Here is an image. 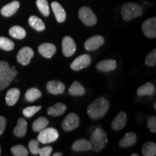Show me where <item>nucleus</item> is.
<instances>
[{
    "mask_svg": "<svg viewBox=\"0 0 156 156\" xmlns=\"http://www.w3.org/2000/svg\"><path fill=\"white\" fill-rule=\"evenodd\" d=\"M109 108V103L104 98H99L89 105L87 108L88 116L93 119H98L106 114Z\"/></svg>",
    "mask_w": 156,
    "mask_h": 156,
    "instance_id": "f257e3e1",
    "label": "nucleus"
},
{
    "mask_svg": "<svg viewBox=\"0 0 156 156\" xmlns=\"http://www.w3.org/2000/svg\"><path fill=\"white\" fill-rule=\"evenodd\" d=\"M17 75L15 66L11 67L7 62L0 61V90L8 87Z\"/></svg>",
    "mask_w": 156,
    "mask_h": 156,
    "instance_id": "f03ea898",
    "label": "nucleus"
},
{
    "mask_svg": "<svg viewBox=\"0 0 156 156\" xmlns=\"http://www.w3.org/2000/svg\"><path fill=\"white\" fill-rule=\"evenodd\" d=\"M90 150L94 152H100L104 149L108 142L107 134L104 130L101 128L95 129L91 134L90 138Z\"/></svg>",
    "mask_w": 156,
    "mask_h": 156,
    "instance_id": "7ed1b4c3",
    "label": "nucleus"
},
{
    "mask_svg": "<svg viewBox=\"0 0 156 156\" xmlns=\"http://www.w3.org/2000/svg\"><path fill=\"white\" fill-rule=\"evenodd\" d=\"M122 15L123 19L126 21L141 16L142 14V7L137 4L129 2L124 4L122 7Z\"/></svg>",
    "mask_w": 156,
    "mask_h": 156,
    "instance_id": "20e7f679",
    "label": "nucleus"
},
{
    "mask_svg": "<svg viewBox=\"0 0 156 156\" xmlns=\"http://www.w3.org/2000/svg\"><path fill=\"white\" fill-rule=\"evenodd\" d=\"M80 20L87 26H93L97 23V17L88 7H82L78 12Z\"/></svg>",
    "mask_w": 156,
    "mask_h": 156,
    "instance_id": "39448f33",
    "label": "nucleus"
},
{
    "mask_svg": "<svg viewBox=\"0 0 156 156\" xmlns=\"http://www.w3.org/2000/svg\"><path fill=\"white\" fill-rule=\"evenodd\" d=\"M58 138V132L56 129L53 127L44 128L39 132L38 136V141L43 144L51 143L55 142Z\"/></svg>",
    "mask_w": 156,
    "mask_h": 156,
    "instance_id": "423d86ee",
    "label": "nucleus"
},
{
    "mask_svg": "<svg viewBox=\"0 0 156 156\" xmlns=\"http://www.w3.org/2000/svg\"><path fill=\"white\" fill-rule=\"evenodd\" d=\"M80 124V118L75 113H70L65 117L62 124V127L64 131L69 132L78 127Z\"/></svg>",
    "mask_w": 156,
    "mask_h": 156,
    "instance_id": "0eeeda50",
    "label": "nucleus"
},
{
    "mask_svg": "<svg viewBox=\"0 0 156 156\" xmlns=\"http://www.w3.org/2000/svg\"><path fill=\"white\" fill-rule=\"evenodd\" d=\"M34 56V52L33 49L28 46H25L19 51L17 54V60L18 63L23 66L28 65L30 64V60Z\"/></svg>",
    "mask_w": 156,
    "mask_h": 156,
    "instance_id": "6e6552de",
    "label": "nucleus"
},
{
    "mask_svg": "<svg viewBox=\"0 0 156 156\" xmlns=\"http://www.w3.org/2000/svg\"><path fill=\"white\" fill-rule=\"evenodd\" d=\"M142 30L145 36L150 38L156 37V18L155 17L146 20L142 25Z\"/></svg>",
    "mask_w": 156,
    "mask_h": 156,
    "instance_id": "1a4fd4ad",
    "label": "nucleus"
},
{
    "mask_svg": "<svg viewBox=\"0 0 156 156\" xmlns=\"http://www.w3.org/2000/svg\"><path fill=\"white\" fill-rule=\"evenodd\" d=\"M91 57L89 54H83L75 58L72 62L70 67L75 71H80V70L86 68L90 64Z\"/></svg>",
    "mask_w": 156,
    "mask_h": 156,
    "instance_id": "9d476101",
    "label": "nucleus"
},
{
    "mask_svg": "<svg viewBox=\"0 0 156 156\" xmlns=\"http://www.w3.org/2000/svg\"><path fill=\"white\" fill-rule=\"evenodd\" d=\"M62 52L67 57L72 56L76 51V44L75 41L70 36H64L62 39Z\"/></svg>",
    "mask_w": 156,
    "mask_h": 156,
    "instance_id": "9b49d317",
    "label": "nucleus"
},
{
    "mask_svg": "<svg viewBox=\"0 0 156 156\" xmlns=\"http://www.w3.org/2000/svg\"><path fill=\"white\" fill-rule=\"evenodd\" d=\"M103 43H104L103 37L96 35V36H93L87 39L85 43L84 47L87 51H93L96 50L99 47H101L103 44Z\"/></svg>",
    "mask_w": 156,
    "mask_h": 156,
    "instance_id": "f8f14e48",
    "label": "nucleus"
},
{
    "mask_svg": "<svg viewBox=\"0 0 156 156\" xmlns=\"http://www.w3.org/2000/svg\"><path fill=\"white\" fill-rule=\"evenodd\" d=\"M127 122V116L124 112L119 113L112 122L111 126L115 131H119L124 127Z\"/></svg>",
    "mask_w": 156,
    "mask_h": 156,
    "instance_id": "ddd939ff",
    "label": "nucleus"
},
{
    "mask_svg": "<svg viewBox=\"0 0 156 156\" xmlns=\"http://www.w3.org/2000/svg\"><path fill=\"white\" fill-rule=\"evenodd\" d=\"M56 48L55 45L51 43H44L38 46V52L41 55L46 58H50L55 54Z\"/></svg>",
    "mask_w": 156,
    "mask_h": 156,
    "instance_id": "4468645a",
    "label": "nucleus"
},
{
    "mask_svg": "<svg viewBox=\"0 0 156 156\" xmlns=\"http://www.w3.org/2000/svg\"><path fill=\"white\" fill-rule=\"evenodd\" d=\"M48 92L53 95L62 94L65 90V85L62 82L57 80L49 81L46 85Z\"/></svg>",
    "mask_w": 156,
    "mask_h": 156,
    "instance_id": "2eb2a0df",
    "label": "nucleus"
},
{
    "mask_svg": "<svg viewBox=\"0 0 156 156\" xmlns=\"http://www.w3.org/2000/svg\"><path fill=\"white\" fill-rule=\"evenodd\" d=\"M20 7V2L18 1H12L10 3L4 6L1 9V14L4 17H9L14 15Z\"/></svg>",
    "mask_w": 156,
    "mask_h": 156,
    "instance_id": "dca6fc26",
    "label": "nucleus"
},
{
    "mask_svg": "<svg viewBox=\"0 0 156 156\" xmlns=\"http://www.w3.org/2000/svg\"><path fill=\"white\" fill-rule=\"evenodd\" d=\"M51 8L57 22H64V20H66V17H67V14H66V12L63 7L57 2H53L51 3Z\"/></svg>",
    "mask_w": 156,
    "mask_h": 156,
    "instance_id": "f3484780",
    "label": "nucleus"
},
{
    "mask_svg": "<svg viewBox=\"0 0 156 156\" xmlns=\"http://www.w3.org/2000/svg\"><path fill=\"white\" fill-rule=\"evenodd\" d=\"M116 67V62L114 59H105L97 64L96 69H98L99 71L107 73V72L114 70Z\"/></svg>",
    "mask_w": 156,
    "mask_h": 156,
    "instance_id": "a211bd4d",
    "label": "nucleus"
},
{
    "mask_svg": "<svg viewBox=\"0 0 156 156\" xmlns=\"http://www.w3.org/2000/svg\"><path fill=\"white\" fill-rule=\"evenodd\" d=\"M20 95V91L17 88H11L7 91L6 94L5 100L7 105L9 106H14L18 101Z\"/></svg>",
    "mask_w": 156,
    "mask_h": 156,
    "instance_id": "6ab92c4d",
    "label": "nucleus"
},
{
    "mask_svg": "<svg viewBox=\"0 0 156 156\" xmlns=\"http://www.w3.org/2000/svg\"><path fill=\"white\" fill-rule=\"evenodd\" d=\"M27 126H28V123L24 119L20 118L17 120L16 126L13 129V134L17 137H23L27 133Z\"/></svg>",
    "mask_w": 156,
    "mask_h": 156,
    "instance_id": "aec40b11",
    "label": "nucleus"
},
{
    "mask_svg": "<svg viewBox=\"0 0 156 156\" xmlns=\"http://www.w3.org/2000/svg\"><path fill=\"white\" fill-rule=\"evenodd\" d=\"M136 135L134 132H129L126 133L124 137L119 142V145L122 147H128L132 146L136 143Z\"/></svg>",
    "mask_w": 156,
    "mask_h": 156,
    "instance_id": "412c9836",
    "label": "nucleus"
},
{
    "mask_svg": "<svg viewBox=\"0 0 156 156\" xmlns=\"http://www.w3.org/2000/svg\"><path fill=\"white\" fill-rule=\"evenodd\" d=\"M155 87L153 83H147L140 86L137 89L136 93L139 96H145V95H152L155 94Z\"/></svg>",
    "mask_w": 156,
    "mask_h": 156,
    "instance_id": "4be33fe9",
    "label": "nucleus"
},
{
    "mask_svg": "<svg viewBox=\"0 0 156 156\" xmlns=\"http://www.w3.org/2000/svg\"><path fill=\"white\" fill-rule=\"evenodd\" d=\"M67 110V106L62 103H57L54 106L49 107L47 110L48 115L51 116H58L64 114Z\"/></svg>",
    "mask_w": 156,
    "mask_h": 156,
    "instance_id": "5701e85b",
    "label": "nucleus"
},
{
    "mask_svg": "<svg viewBox=\"0 0 156 156\" xmlns=\"http://www.w3.org/2000/svg\"><path fill=\"white\" fill-rule=\"evenodd\" d=\"M90 143L87 140H78L73 144L72 148L75 152L81 151H88L90 150Z\"/></svg>",
    "mask_w": 156,
    "mask_h": 156,
    "instance_id": "b1692460",
    "label": "nucleus"
},
{
    "mask_svg": "<svg viewBox=\"0 0 156 156\" xmlns=\"http://www.w3.org/2000/svg\"><path fill=\"white\" fill-rule=\"evenodd\" d=\"M28 23L34 30L39 31V32L44 31L45 30V28H46L42 20L37 16H35V15H32V16L29 17Z\"/></svg>",
    "mask_w": 156,
    "mask_h": 156,
    "instance_id": "393cba45",
    "label": "nucleus"
},
{
    "mask_svg": "<svg viewBox=\"0 0 156 156\" xmlns=\"http://www.w3.org/2000/svg\"><path fill=\"white\" fill-rule=\"evenodd\" d=\"M69 93L73 96H82L85 94V89L77 81L73 82L69 88Z\"/></svg>",
    "mask_w": 156,
    "mask_h": 156,
    "instance_id": "a878e982",
    "label": "nucleus"
},
{
    "mask_svg": "<svg viewBox=\"0 0 156 156\" xmlns=\"http://www.w3.org/2000/svg\"><path fill=\"white\" fill-rule=\"evenodd\" d=\"M9 34L14 38L23 39L26 36V31L22 27L15 25L9 30Z\"/></svg>",
    "mask_w": 156,
    "mask_h": 156,
    "instance_id": "bb28decb",
    "label": "nucleus"
},
{
    "mask_svg": "<svg viewBox=\"0 0 156 156\" xmlns=\"http://www.w3.org/2000/svg\"><path fill=\"white\" fill-rule=\"evenodd\" d=\"M142 153L144 156H155L156 155V145L155 142H145L142 147Z\"/></svg>",
    "mask_w": 156,
    "mask_h": 156,
    "instance_id": "cd10ccee",
    "label": "nucleus"
},
{
    "mask_svg": "<svg viewBox=\"0 0 156 156\" xmlns=\"http://www.w3.org/2000/svg\"><path fill=\"white\" fill-rule=\"evenodd\" d=\"M41 95L42 93L38 89L32 87V88L28 89L26 91V93L25 94V98L27 101L34 102V101L37 100V99H38L39 98L41 97Z\"/></svg>",
    "mask_w": 156,
    "mask_h": 156,
    "instance_id": "c85d7f7f",
    "label": "nucleus"
},
{
    "mask_svg": "<svg viewBox=\"0 0 156 156\" xmlns=\"http://www.w3.org/2000/svg\"><path fill=\"white\" fill-rule=\"evenodd\" d=\"M48 124V120L46 117H39L33 124L32 128L34 132H38L46 128Z\"/></svg>",
    "mask_w": 156,
    "mask_h": 156,
    "instance_id": "c756f323",
    "label": "nucleus"
},
{
    "mask_svg": "<svg viewBox=\"0 0 156 156\" xmlns=\"http://www.w3.org/2000/svg\"><path fill=\"white\" fill-rule=\"evenodd\" d=\"M36 6L44 16L48 17L50 15L47 0H36Z\"/></svg>",
    "mask_w": 156,
    "mask_h": 156,
    "instance_id": "7c9ffc66",
    "label": "nucleus"
},
{
    "mask_svg": "<svg viewBox=\"0 0 156 156\" xmlns=\"http://www.w3.org/2000/svg\"><path fill=\"white\" fill-rule=\"evenodd\" d=\"M15 48V44L6 37H0V48L5 51H12Z\"/></svg>",
    "mask_w": 156,
    "mask_h": 156,
    "instance_id": "2f4dec72",
    "label": "nucleus"
},
{
    "mask_svg": "<svg viewBox=\"0 0 156 156\" xmlns=\"http://www.w3.org/2000/svg\"><path fill=\"white\" fill-rule=\"evenodd\" d=\"M11 152L15 156H27L28 151L27 148L22 145H17L11 148Z\"/></svg>",
    "mask_w": 156,
    "mask_h": 156,
    "instance_id": "473e14b6",
    "label": "nucleus"
},
{
    "mask_svg": "<svg viewBox=\"0 0 156 156\" xmlns=\"http://www.w3.org/2000/svg\"><path fill=\"white\" fill-rule=\"evenodd\" d=\"M41 109V106H28L27 108L23 109V114L26 118H30L34 115L36 114L38 111Z\"/></svg>",
    "mask_w": 156,
    "mask_h": 156,
    "instance_id": "72a5a7b5",
    "label": "nucleus"
},
{
    "mask_svg": "<svg viewBox=\"0 0 156 156\" xmlns=\"http://www.w3.org/2000/svg\"><path fill=\"white\" fill-rule=\"evenodd\" d=\"M145 64L148 67H154L156 64V49L151 51L149 54L146 56Z\"/></svg>",
    "mask_w": 156,
    "mask_h": 156,
    "instance_id": "f704fd0d",
    "label": "nucleus"
},
{
    "mask_svg": "<svg viewBox=\"0 0 156 156\" xmlns=\"http://www.w3.org/2000/svg\"><path fill=\"white\" fill-rule=\"evenodd\" d=\"M28 147L30 152L33 155H38L39 151H40V146H39V142L38 140H32L29 142Z\"/></svg>",
    "mask_w": 156,
    "mask_h": 156,
    "instance_id": "c9c22d12",
    "label": "nucleus"
},
{
    "mask_svg": "<svg viewBox=\"0 0 156 156\" xmlns=\"http://www.w3.org/2000/svg\"><path fill=\"white\" fill-rule=\"evenodd\" d=\"M147 126L150 129L151 132L155 133L156 132V117L150 116L147 119Z\"/></svg>",
    "mask_w": 156,
    "mask_h": 156,
    "instance_id": "e433bc0d",
    "label": "nucleus"
},
{
    "mask_svg": "<svg viewBox=\"0 0 156 156\" xmlns=\"http://www.w3.org/2000/svg\"><path fill=\"white\" fill-rule=\"evenodd\" d=\"M53 148L50 146H46V147L40 148L38 155L40 156H49L51 153Z\"/></svg>",
    "mask_w": 156,
    "mask_h": 156,
    "instance_id": "4c0bfd02",
    "label": "nucleus"
},
{
    "mask_svg": "<svg viewBox=\"0 0 156 156\" xmlns=\"http://www.w3.org/2000/svg\"><path fill=\"white\" fill-rule=\"evenodd\" d=\"M6 125H7V119L5 116H0V136L4 133L5 130Z\"/></svg>",
    "mask_w": 156,
    "mask_h": 156,
    "instance_id": "58836bf2",
    "label": "nucleus"
},
{
    "mask_svg": "<svg viewBox=\"0 0 156 156\" xmlns=\"http://www.w3.org/2000/svg\"><path fill=\"white\" fill-rule=\"evenodd\" d=\"M53 155L54 156H62V153H54Z\"/></svg>",
    "mask_w": 156,
    "mask_h": 156,
    "instance_id": "ea45409f",
    "label": "nucleus"
},
{
    "mask_svg": "<svg viewBox=\"0 0 156 156\" xmlns=\"http://www.w3.org/2000/svg\"><path fill=\"white\" fill-rule=\"evenodd\" d=\"M138 155H138V154H132V156H138Z\"/></svg>",
    "mask_w": 156,
    "mask_h": 156,
    "instance_id": "a19ab883",
    "label": "nucleus"
},
{
    "mask_svg": "<svg viewBox=\"0 0 156 156\" xmlns=\"http://www.w3.org/2000/svg\"><path fill=\"white\" fill-rule=\"evenodd\" d=\"M154 108L156 109V103H154Z\"/></svg>",
    "mask_w": 156,
    "mask_h": 156,
    "instance_id": "79ce46f5",
    "label": "nucleus"
},
{
    "mask_svg": "<svg viewBox=\"0 0 156 156\" xmlns=\"http://www.w3.org/2000/svg\"><path fill=\"white\" fill-rule=\"evenodd\" d=\"M0 155H1V146H0Z\"/></svg>",
    "mask_w": 156,
    "mask_h": 156,
    "instance_id": "37998d69",
    "label": "nucleus"
}]
</instances>
